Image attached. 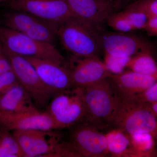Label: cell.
I'll return each instance as SVG.
<instances>
[{"mask_svg":"<svg viewBox=\"0 0 157 157\" xmlns=\"http://www.w3.org/2000/svg\"><path fill=\"white\" fill-rule=\"evenodd\" d=\"M57 37L73 56H100L102 52L100 33L84 21L73 16L58 28Z\"/></svg>","mask_w":157,"mask_h":157,"instance_id":"obj_1","label":"cell"},{"mask_svg":"<svg viewBox=\"0 0 157 157\" xmlns=\"http://www.w3.org/2000/svg\"><path fill=\"white\" fill-rule=\"evenodd\" d=\"M82 97L86 111L85 123L97 128L111 125L119 97L108 77L83 88Z\"/></svg>","mask_w":157,"mask_h":157,"instance_id":"obj_2","label":"cell"},{"mask_svg":"<svg viewBox=\"0 0 157 157\" xmlns=\"http://www.w3.org/2000/svg\"><path fill=\"white\" fill-rule=\"evenodd\" d=\"M111 125L129 135L147 133L155 138L157 119L147 106L136 98L119 97Z\"/></svg>","mask_w":157,"mask_h":157,"instance_id":"obj_3","label":"cell"},{"mask_svg":"<svg viewBox=\"0 0 157 157\" xmlns=\"http://www.w3.org/2000/svg\"><path fill=\"white\" fill-rule=\"evenodd\" d=\"M83 88L73 87L54 95L46 111L51 116L58 129L67 128L85 123L86 111Z\"/></svg>","mask_w":157,"mask_h":157,"instance_id":"obj_4","label":"cell"},{"mask_svg":"<svg viewBox=\"0 0 157 157\" xmlns=\"http://www.w3.org/2000/svg\"><path fill=\"white\" fill-rule=\"evenodd\" d=\"M0 42L6 50L21 56L52 60L63 64L66 62L53 44L36 40L1 25Z\"/></svg>","mask_w":157,"mask_h":157,"instance_id":"obj_5","label":"cell"},{"mask_svg":"<svg viewBox=\"0 0 157 157\" xmlns=\"http://www.w3.org/2000/svg\"><path fill=\"white\" fill-rule=\"evenodd\" d=\"M4 49L20 84L29 93L36 107L40 110H46L55 94L43 83L36 69L27 59Z\"/></svg>","mask_w":157,"mask_h":157,"instance_id":"obj_6","label":"cell"},{"mask_svg":"<svg viewBox=\"0 0 157 157\" xmlns=\"http://www.w3.org/2000/svg\"><path fill=\"white\" fill-rule=\"evenodd\" d=\"M0 25L51 44L58 38L56 25L25 11L13 10L3 14L0 19Z\"/></svg>","mask_w":157,"mask_h":157,"instance_id":"obj_7","label":"cell"},{"mask_svg":"<svg viewBox=\"0 0 157 157\" xmlns=\"http://www.w3.org/2000/svg\"><path fill=\"white\" fill-rule=\"evenodd\" d=\"M8 3L12 10L28 12L58 28L65 21L76 16L66 0H11Z\"/></svg>","mask_w":157,"mask_h":157,"instance_id":"obj_8","label":"cell"},{"mask_svg":"<svg viewBox=\"0 0 157 157\" xmlns=\"http://www.w3.org/2000/svg\"><path fill=\"white\" fill-rule=\"evenodd\" d=\"M104 53L131 58L145 51H152L151 44L140 36L130 33L104 31L100 33Z\"/></svg>","mask_w":157,"mask_h":157,"instance_id":"obj_9","label":"cell"},{"mask_svg":"<svg viewBox=\"0 0 157 157\" xmlns=\"http://www.w3.org/2000/svg\"><path fill=\"white\" fill-rule=\"evenodd\" d=\"M70 142L81 157H104L109 155L106 135L86 123L74 129Z\"/></svg>","mask_w":157,"mask_h":157,"instance_id":"obj_10","label":"cell"},{"mask_svg":"<svg viewBox=\"0 0 157 157\" xmlns=\"http://www.w3.org/2000/svg\"><path fill=\"white\" fill-rule=\"evenodd\" d=\"M76 17L84 21L99 33L105 31L107 18L118 11L106 0H66Z\"/></svg>","mask_w":157,"mask_h":157,"instance_id":"obj_11","label":"cell"},{"mask_svg":"<svg viewBox=\"0 0 157 157\" xmlns=\"http://www.w3.org/2000/svg\"><path fill=\"white\" fill-rule=\"evenodd\" d=\"M53 131L29 129L12 131L24 157H47L59 142Z\"/></svg>","mask_w":157,"mask_h":157,"instance_id":"obj_12","label":"cell"},{"mask_svg":"<svg viewBox=\"0 0 157 157\" xmlns=\"http://www.w3.org/2000/svg\"><path fill=\"white\" fill-rule=\"evenodd\" d=\"M69 68L73 87L83 88L107 78L110 73L98 57L73 56Z\"/></svg>","mask_w":157,"mask_h":157,"instance_id":"obj_13","label":"cell"},{"mask_svg":"<svg viewBox=\"0 0 157 157\" xmlns=\"http://www.w3.org/2000/svg\"><path fill=\"white\" fill-rule=\"evenodd\" d=\"M24 57L33 65L43 83L54 94L74 87L70 70L65 64L47 59Z\"/></svg>","mask_w":157,"mask_h":157,"instance_id":"obj_14","label":"cell"},{"mask_svg":"<svg viewBox=\"0 0 157 157\" xmlns=\"http://www.w3.org/2000/svg\"><path fill=\"white\" fill-rule=\"evenodd\" d=\"M0 120L10 132L16 130L53 131L58 129L48 111L38 109L17 113L0 111Z\"/></svg>","mask_w":157,"mask_h":157,"instance_id":"obj_15","label":"cell"},{"mask_svg":"<svg viewBox=\"0 0 157 157\" xmlns=\"http://www.w3.org/2000/svg\"><path fill=\"white\" fill-rule=\"evenodd\" d=\"M119 97L136 98L157 81V78L130 71L120 74L110 73L108 76Z\"/></svg>","mask_w":157,"mask_h":157,"instance_id":"obj_16","label":"cell"},{"mask_svg":"<svg viewBox=\"0 0 157 157\" xmlns=\"http://www.w3.org/2000/svg\"><path fill=\"white\" fill-rule=\"evenodd\" d=\"M38 109L32 98L19 83L0 96V111L17 113Z\"/></svg>","mask_w":157,"mask_h":157,"instance_id":"obj_17","label":"cell"},{"mask_svg":"<svg viewBox=\"0 0 157 157\" xmlns=\"http://www.w3.org/2000/svg\"><path fill=\"white\" fill-rule=\"evenodd\" d=\"M105 135L109 155L113 157H135L130 135L117 128L113 129Z\"/></svg>","mask_w":157,"mask_h":157,"instance_id":"obj_18","label":"cell"},{"mask_svg":"<svg viewBox=\"0 0 157 157\" xmlns=\"http://www.w3.org/2000/svg\"><path fill=\"white\" fill-rule=\"evenodd\" d=\"M127 68L130 70L157 78V63L151 51H145L132 57Z\"/></svg>","mask_w":157,"mask_h":157,"instance_id":"obj_19","label":"cell"},{"mask_svg":"<svg viewBox=\"0 0 157 157\" xmlns=\"http://www.w3.org/2000/svg\"><path fill=\"white\" fill-rule=\"evenodd\" d=\"M131 146L135 157H157L155 138L147 133L130 135Z\"/></svg>","mask_w":157,"mask_h":157,"instance_id":"obj_20","label":"cell"},{"mask_svg":"<svg viewBox=\"0 0 157 157\" xmlns=\"http://www.w3.org/2000/svg\"><path fill=\"white\" fill-rule=\"evenodd\" d=\"M22 157V152L12 133L6 131L0 135V157Z\"/></svg>","mask_w":157,"mask_h":157,"instance_id":"obj_21","label":"cell"},{"mask_svg":"<svg viewBox=\"0 0 157 157\" xmlns=\"http://www.w3.org/2000/svg\"><path fill=\"white\" fill-rule=\"evenodd\" d=\"M107 25L116 32L130 33L135 31L124 11H116L109 15Z\"/></svg>","mask_w":157,"mask_h":157,"instance_id":"obj_22","label":"cell"},{"mask_svg":"<svg viewBox=\"0 0 157 157\" xmlns=\"http://www.w3.org/2000/svg\"><path fill=\"white\" fill-rule=\"evenodd\" d=\"M131 58L121 57L104 53V63L109 73L112 74H120L127 68Z\"/></svg>","mask_w":157,"mask_h":157,"instance_id":"obj_23","label":"cell"},{"mask_svg":"<svg viewBox=\"0 0 157 157\" xmlns=\"http://www.w3.org/2000/svg\"><path fill=\"white\" fill-rule=\"evenodd\" d=\"M135 31L144 30L149 17L142 11L127 7L122 10Z\"/></svg>","mask_w":157,"mask_h":157,"instance_id":"obj_24","label":"cell"},{"mask_svg":"<svg viewBox=\"0 0 157 157\" xmlns=\"http://www.w3.org/2000/svg\"><path fill=\"white\" fill-rule=\"evenodd\" d=\"M127 7L142 11L149 18L157 16V0H138Z\"/></svg>","mask_w":157,"mask_h":157,"instance_id":"obj_25","label":"cell"},{"mask_svg":"<svg viewBox=\"0 0 157 157\" xmlns=\"http://www.w3.org/2000/svg\"><path fill=\"white\" fill-rule=\"evenodd\" d=\"M47 157H81L70 142H59L55 146L53 151Z\"/></svg>","mask_w":157,"mask_h":157,"instance_id":"obj_26","label":"cell"},{"mask_svg":"<svg viewBox=\"0 0 157 157\" xmlns=\"http://www.w3.org/2000/svg\"><path fill=\"white\" fill-rule=\"evenodd\" d=\"M19 83L12 70L0 74V96Z\"/></svg>","mask_w":157,"mask_h":157,"instance_id":"obj_27","label":"cell"},{"mask_svg":"<svg viewBox=\"0 0 157 157\" xmlns=\"http://www.w3.org/2000/svg\"><path fill=\"white\" fill-rule=\"evenodd\" d=\"M142 104H148L157 102V81L147 89L136 97Z\"/></svg>","mask_w":157,"mask_h":157,"instance_id":"obj_28","label":"cell"},{"mask_svg":"<svg viewBox=\"0 0 157 157\" xmlns=\"http://www.w3.org/2000/svg\"><path fill=\"white\" fill-rule=\"evenodd\" d=\"M11 70V64L0 42V74Z\"/></svg>","mask_w":157,"mask_h":157,"instance_id":"obj_29","label":"cell"},{"mask_svg":"<svg viewBox=\"0 0 157 157\" xmlns=\"http://www.w3.org/2000/svg\"><path fill=\"white\" fill-rule=\"evenodd\" d=\"M144 30L150 36L156 37L157 39V16L149 18Z\"/></svg>","mask_w":157,"mask_h":157,"instance_id":"obj_30","label":"cell"},{"mask_svg":"<svg viewBox=\"0 0 157 157\" xmlns=\"http://www.w3.org/2000/svg\"><path fill=\"white\" fill-rule=\"evenodd\" d=\"M112 4L118 11H121L136 2L135 0H106Z\"/></svg>","mask_w":157,"mask_h":157,"instance_id":"obj_31","label":"cell"},{"mask_svg":"<svg viewBox=\"0 0 157 157\" xmlns=\"http://www.w3.org/2000/svg\"><path fill=\"white\" fill-rule=\"evenodd\" d=\"M150 109L151 111L153 113L154 115L157 119V102L152 104H145Z\"/></svg>","mask_w":157,"mask_h":157,"instance_id":"obj_32","label":"cell"},{"mask_svg":"<svg viewBox=\"0 0 157 157\" xmlns=\"http://www.w3.org/2000/svg\"><path fill=\"white\" fill-rule=\"evenodd\" d=\"M6 131H8L6 128L5 125L3 124V123L0 120V135H2L3 133L6 132Z\"/></svg>","mask_w":157,"mask_h":157,"instance_id":"obj_33","label":"cell"},{"mask_svg":"<svg viewBox=\"0 0 157 157\" xmlns=\"http://www.w3.org/2000/svg\"><path fill=\"white\" fill-rule=\"evenodd\" d=\"M155 140H156L157 144V129L156 131V135H155Z\"/></svg>","mask_w":157,"mask_h":157,"instance_id":"obj_34","label":"cell"},{"mask_svg":"<svg viewBox=\"0 0 157 157\" xmlns=\"http://www.w3.org/2000/svg\"><path fill=\"white\" fill-rule=\"evenodd\" d=\"M5 1H6V2H10V1H11V0H4Z\"/></svg>","mask_w":157,"mask_h":157,"instance_id":"obj_35","label":"cell"},{"mask_svg":"<svg viewBox=\"0 0 157 157\" xmlns=\"http://www.w3.org/2000/svg\"><path fill=\"white\" fill-rule=\"evenodd\" d=\"M4 0H0V3L2 2H4Z\"/></svg>","mask_w":157,"mask_h":157,"instance_id":"obj_36","label":"cell"}]
</instances>
